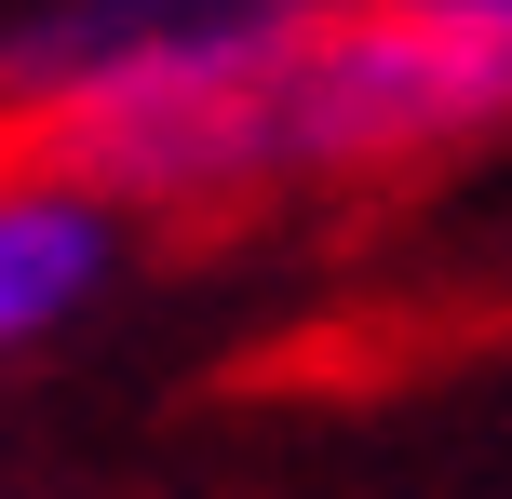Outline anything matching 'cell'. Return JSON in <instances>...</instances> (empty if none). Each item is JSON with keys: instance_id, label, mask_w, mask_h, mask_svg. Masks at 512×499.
Masks as SVG:
<instances>
[{"instance_id": "obj_1", "label": "cell", "mask_w": 512, "mask_h": 499, "mask_svg": "<svg viewBox=\"0 0 512 499\" xmlns=\"http://www.w3.org/2000/svg\"><path fill=\"white\" fill-rule=\"evenodd\" d=\"M270 176L418 162L512 108V0H364L270 54Z\"/></svg>"}, {"instance_id": "obj_2", "label": "cell", "mask_w": 512, "mask_h": 499, "mask_svg": "<svg viewBox=\"0 0 512 499\" xmlns=\"http://www.w3.org/2000/svg\"><path fill=\"white\" fill-rule=\"evenodd\" d=\"M122 270V216L68 176H0V351L54 338L68 311H95V284Z\"/></svg>"}]
</instances>
